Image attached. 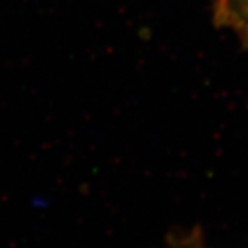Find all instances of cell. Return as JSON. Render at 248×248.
<instances>
[{"mask_svg": "<svg viewBox=\"0 0 248 248\" xmlns=\"http://www.w3.org/2000/svg\"><path fill=\"white\" fill-rule=\"evenodd\" d=\"M214 18L248 48V0H214Z\"/></svg>", "mask_w": 248, "mask_h": 248, "instance_id": "6da1fadb", "label": "cell"}, {"mask_svg": "<svg viewBox=\"0 0 248 248\" xmlns=\"http://www.w3.org/2000/svg\"><path fill=\"white\" fill-rule=\"evenodd\" d=\"M178 248H208V247H205V245H202L201 242H195V241H189V242H186V244H183V245H180Z\"/></svg>", "mask_w": 248, "mask_h": 248, "instance_id": "7a4b0ae2", "label": "cell"}]
</instances>
